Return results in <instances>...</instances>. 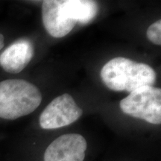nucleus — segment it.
I'll list each match as a JSON object with an SVG mask.
<instances>
[{"instance_id": "obj_1", "label": "nucleus", "mask_w": 161, "mask_h": 161, "mask_svg": "<svg viewBox=\"0 0 161 161\" xmlns=\"http://www.w3.org/2000/svg\"><path fill=\"white\" fill-rule=\"evenodd\" d=\"M101 78L114 91L131 92L144 86H153L157 74L148 64L119 57L108 61L101 71Z\"/></svg>"}, {"instance_id": "obj_2", "label": "nucleus", "mask_w": 161, "mask_h": 161, "mask_svg": "<svg viewBox=\"0 0 161 161\" xmlns=\"http://www.w3.org/2000/svg\"><path fill=\"white\" fill-rule=\"evenodd\" d=\"M42 95L35 84L23 79L0 81V118L15 120L31 114L40 106Z\"/></svg>"}, {"instance_id": "obj_3", "label": "nucleus", "mask_w": 161, "mask_h": 161, "mask_svg": "<svg viewBox=\"0 0 161 161\" xmlns=\"http://www.w3.org/2000/svg\"><path fill=\"white\" fill-rule=\"evenodd\" d=\"M121 110L132 117L148 123H161V90L153 86H144L130 92L120 102Z\"/></svg>"}, {"instance_id": "obj_4", "label": "nucleus", "mask_w": 161, "mask_h": 161, "mask_svg": "<svg viewBox=\"0 0 161 161\" xmlns=\"http://www.w3.org/2000/svg\"><path fill=\"white\" fill-rule=\"evenodd\" d=\"M83 111L69 94L58 96L48 104L40 116L43 129L52 130L71 125L81 116Z\"/></svg>"}, {"instance_id": "obj_5", "label": "nucleus", "mask_w": 161, "mask_h": 161, "mask_svg": "<svg viewBox=\"0 0 161 161\" xmlns=\"http://www.w3.org/2000/svg\"><path fill=\"white\" fill-rule=\"evenodd\" d=\"M86 148V141L80 134H64L47 147L44 161H84Z\"/></svg>"}, {"instance_id": "obj_6", "label": "nucleus", "mask_w": 161, "mask_h": 161, "mask_svg": "<svg viewBox=\"0 0 161 161\" xmlns=\"http://www.w3.org/2000/svg\"><path fill=\"white\" fill-rule=\"evenodd\" d=\"M35 54L33 43L29 39H19L8 46L0 55V66L5 72L17 74L27 66Z\"/></svg>"}, {"instance_id": "obj_7", "label": "nucleus", "mask_w": 161, "mask_h": 161, "mask_svg": "<svg viewBox=\"0 0 161 161\" xmlns=\"http://www.w3.org/2000/svg\"><path fill=\"white\" fill-rule=\"evenodd\" d=\"M42 17L45 29L55 38L65 37L76 24L64 14L62 1L59 0L44 1L42 5Z\"/></svg>"}, {"instance_id": "obj_8", "label": "nucleus", "mask_w": 161, "mask_h": 161, "mask_svg": "<svg viewBox=\"0 0 161 161\" xmlns=\"http://www.w3.org/2000/svg\"><path fill=\"white\" fill-rule=\"evenodd\" d=\"M62 7L70 19L83 25L91 22L98 12L97 3L91 0H64Z\"/></svg>"}, {"instance_id": "obj_9", "label": "nucleus", "mask_w": 161, "mask_h": 161, "mask_svg": "<svg viewBox=\"0 0 161 161\" xmlns=\"http://www.w3.org/2000/svg\"><path fill=\"white\" fill-rule=\"evenodd\" d=\"M146 35L148 39L156 45H161V20L159 19L152 24L148 30Z\"/></svg>"}, {"instance_id": "obj_10", "label": "nucleus", "mask_w": 161, "mask_h": 161, "mask_svg": "<svg viewBox=\"0 0 161 161\" xmlns=\"http://www.w3.org/2000/svg\"><path fill=\"white\" fill-rule=\"evenodd\" d=\"M4 45H5V38H4V36L0 33V51L3 49Z\"/></svg>"}]
</instances>
